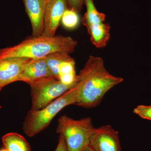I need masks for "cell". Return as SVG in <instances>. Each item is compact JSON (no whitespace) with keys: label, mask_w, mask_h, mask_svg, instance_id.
I'll list each match as a JSON object with an SVG mask.
<instances>
[{"label":"cell","mask_w":151,"mask_h":151,"mask_svg":"<svg viewBox=\"0 0 151 151\" xmlns=\"http://www.w3.org/2000/svg\"><path fill=\"white\" fill-rule=\"evenodd\" d=\"M77 101L75 105L85 108L97 107L105 94L124 81L105 68L102 58L91 55L77 75Z\"/></svg>","instance_id":"6da1fadb"},{"label":"cell","mask_w":151,"mask_h":151,"mask_svg":"<svg viewBox=\"0 0 151 151\" xmlns=\"http://www.w3.org/2000/svg\"><path fill=\"white\" fill-rule=\"evenodd\" d=\"M86 12L82 19L92 43L98 48L105 47L110 38V24L105 23V15L98 11L93 0H85Z\"/></svg>","instance_id":"8992f818"},{"label":"cell","mask_w":151,"mask_h":151,"mask_svg":"<svg viewBox=\"0 0 151 151\" xmlns=\"http://www.w3.org/2000/svg\"><path fill=\"white\" fill-rule=\"evenodd\" d=\"M75 60L63 62L58 66V78L62 83L66 85L77 84V75L76 73Z\"/></svg>","instance_id":"4fadbf2b"},{"label":"cell","mask_w":151,"mask_h":151,"mask_svg":"<svg viewBox=\"0 0 151 151\" xmlns=\"http://www.w3.org/2000/svg\"><path fill=\"white\" fill-rule=\"evenodd\" d=\"M61 22L63 27L66 29H75L80 23L78 13L71 9H66L63 14Z\"/></svg>","instance_id":"9a60e30c"},{"label":"cell","mask_w":151,"mask_h":151,"mask_svg":"<svg viewBox=\"0 0 151 151\" xmlns=\"http://www.w3.org/2000/svg\"><path fill=\"white\" fill-rule=\"evenodd\" d=\"M67 0H47L42 35L54 37L63 13L68 9Z\"/></svg>","instance_id":"ba28073f"},{"label":"cell","mask_w":151,"mask_h":151,"mask_svg":"<svg viewBox=\"0 0 151 151\" xmlns=\"http://www.w3.org/2000/svg\"><path fill=\"white\" fill-rule=\"evenodd\" d=\"M29 59L13 57L0 59V90L6 85L18 81L24 65Z\"/></svg>","instance_id":"9c48e42d"},{"label":"cell","mask_w":151,"mask_h":151,"mask_svg":"<svg viewBox=\"0 0 151 151\" xmlns=\"http://www.w3.org/2000/svg\"><path fill=\"white\" fill-rule=\"evenodd\" d=\"M89 145L95 151H122L119 132L110 125L95 128Z\"/></svg>","instance_id":"52a82bcc"},{"label":"cell","mask_w":151,"mask_h":151,"mask_svg":"<svg viewBox=\"0 0 151 151\" xmlns=\"http://www.w3.org/2000/svg\"><path fill=\"white\" fill-rule=\"evenodd\" d=\"M47 1V0H23L31 24L32 36H40L43 34Z\"/></svg>","instance_id":"30bf717a"},{"label":"cell","mask_w":151,"mask_h":151,"mask_svg":"<svg viewBox=\"0 0 151 151\" xmlns=\"http://www.w3.org/2000/svg\"><path fill=\"white\" fill-rule=\"evenodd\" d=\"M84 1L85 0H67L68 9H73L78 13L82 10Z\"/></svg>","instance_id":"e0dca14e"},{"label":"cell","mask_w":151,"mask_h":151,"mask_svg":"<svg viewBox=\"0 0 151 151\" xmlns=\"http://www.w3.org/2000/svg\"><path fill=\"white\" fill-rule=\"evenodd\" d=\"M54 151H68L65 139L62 135L60 134L58 144Z\"/></svg>","instance_id":"ac0fdd59"},{"label":"cell","mask_w":151,"mask_h":151,"mask_svg":"<svg viewBox=\"0 0 151 151\" xmlns=\"http://www.w3.org/2000/svg\"><path fill=\"white\" fill-rule=\"evenodd\" d=\"M32 97L31 111H37L75 86L76 84L66 85L54 76L37 79L28 84Z\"/></svg>","instance_id":"5b68a950"},{"label":"cell","mask_w":151,"mask_h":151,"mask_svg":"<svg viewBox=\"0 0 151 151\" xmlns=\"http://www.w3.org/2000/svg\"><path fill=\"white\" fill-rule=\"evenodd\" d=\"M78 42L70 36H31L13 46L0 49V59L13 57L41 58L55 52L70 54L75 50Z\"/></svg>","instance_id":"7a4b0ae2"},{"label":"cell","mask_w":151,"mask_h":151,"mask_svg":"<svg viewBox=\"0 0 151 151\" xmlns=\"http://www.w3.org/2000/svg\"><path fill=\"white\" fill-rule=\"evenodd\" d=\"M4 147L9 151H31L29 143L21 135L11 132L4 135L2 138Z\"/></svg>","instance_id":"7c38bea8"},{"label":"cell","mask_w":151,"mask_h":151,"mask_svg":"<svg viewBox=\"0 0 151 151\" xmlns=\"http://www.w3.org/2000/svg\"><path fill=\"white\" fill-rule=\"evenodd\" d=\"M94 129L90 117L75 120L65 115L58 120L56 132L64 137L68 151H81L89 145Z\"/></svg>","instance_id":"277c9868"},{"label":"cell","mask_w":151,"mask_h":151,"mask_svg":"<svg viewBox=\"0 0 151 151\" xmlns=\"http://www.w3.org/2000/svg\"><path fill=\"white\" fill-rule=\"evenodd\" d=\"M70 54L65 52H55L45 57L47 64L52 75L58 78V66L60 64L65 61L73 59Z\"/></svg>","instance_id":"5bb4252c"},{"label":"cell","mask_w":151,"mask_h":151,"mask_svg":"<svg viewBox=\"0 0 151 151\" xmlns=\"http://www.w3.org/2000/svg\"><path fill=\"white\" fill-rule=\"evenodd\" d=\"M81 151H95L89 145L86 146Z\"/></svg>","instance_id":"d6986e66"},{"label":"cell","mask_w":151,"mask_h":151,"mask_svg":"<svg viewBox=\"0 0 151 151\" xmlns=\"http://www.w3.org/2000/svg\"><path fill=\"white\" fill-rule=\"evenodd\" d=\"M0 151H9L8 150H7L6 147H3L1 148L0 149Z\"/></svg>","instance_id":"ffe728a7"},{"label":"cell","mask_w":151,"mask_h":151,"mask_svg":"<svg viewBox=\"0 0 151 151\" xmlns=\"http://www.w3.org/2000/svg\"><path fill=\"white\" fill-rule=\"evenodd\" d=\"M78 90L76 86L68 90L46 107L37 111L30 110L23 125V130L27 136L33 137L45 129L57 114L63 108L75 105Z\"/></svg>","instance_id":"3957f363"},{"label":"cell","mask_w":151,"mask_h":151,"mask_svg":"<svg viewBox=\"0 0 151 151\" xmlns=\"http://www.w3.org/2000/svg\"><path fill=\"white\" fill-rule=\"evenodd\" d=\"M133 112L142 119L151 121V105H138L134 109Z\"/></svg>","instance_id":"2e32d148"},{"label":"cell","mask_w":151,"mask_h":151,"mask_svg":"<svg viewBox=\"0 0 151 151\" xmlns=\"http://www.w3.org/2000/svg\"><path fill=\"white\" fill-rule=\"evenodd\" d=\"M52 76H53L49 69L45 57L30 58L24 65L18 81H24L29 84L37 79Z\"/></svg>","instance_id":"8fae6325"}]
</instances>
